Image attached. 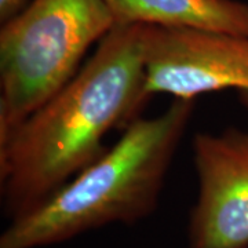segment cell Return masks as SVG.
<instances>
[{
  "label": "cell",
  "mask_w": 248,
  "mask_h": 248,
  "mask_svg": "<svg viewBox=\"0 0 248 248\" xmlns=\"http://www.w3.org/2000/svg\"><path fill=\"white\" fill-rule=\"evenodd\" d=\"M29 0H0V21L1 24L14 17L17 13L24 9Z\"/></svg>",
  "instance_id": "7"
},
{
  "label": "cell",
  "mask_w": 248,
  "mask_h": 248,
  "mask_svg": "<svg viewBox=\"0 0 248 248\" xmlns=\"http://www.w3.org/2000/svg\"><path fill=\"white\" fill-rule=\"evenodd\" d=\"M145 27L116 25L55 95L0 141V190L10 219L32 210L108 148L104 140L142 116Z\"/></svg>",
  "instance_id": "1"
},
{
  "label": "cell",
  "mask_w": 248,
  "mask_h": 248,
  "mask_svg": "<svg viewBox=\"0 0 248 248\" xmlns=\"http://www.w3.org/2000/svg\"><path fill=\"white\" fill-rule=\"evenodd\" d=\"M116 25L190 28L248 36L241 0H105Z\"/></svg>",
  "instance_id": "6"
},
{
  "label": "cell",
  "mask_w": 248,
  "mask_h": 248,
  "mask_svg": "<svg viewBox=\"0 0 248 248\" xmlns=\"http://www.w3.org/2000/svg\"><path fill=\"white\" fill-rule=\"evenodd\" d=\"M195 107L193 99H172L159 115L138 117L99 159L13 218L0 248L48 247L110 223L131 225L149 217Z\"/></svg>",
  "instance_id": "2"
},
{
  "label": "cell",
  "mask_w": 248,
  "mask_h": 248,
  "mask_svg": "<svg viewBox=\"0 0 248 248\" xmlns=\"http://www.w3.org/2000/svg\"><path fill=\"white\" fill-rule=\"evenodd\" d=\"M145 71L152 97L196 101L236 90L248 105V36L146 25Z\"/></svg>",
  "instance_id": "4"
},
{
  "label": "cell",
  "mask_w": 248,
  "mask_h": 248,
  "mask_svg": "<svg viewBox=\"0 0 248 248\" xmlns=\"http://www.w3.org/2000/svg\"><path fill=\"white\" fill-rule=\"evenodd\" d=\"M116 27L105 0H29L0 29V141L68 84Z\"/></svg>",
  "instance_id": "3"
},
{
  "label": "cell",
  "mask_w": 248,
  "mask_h": 248,
  "mask_svg": "<svg viewBox=\"0 0 248 248\" xmlns=\"http://www.w3.org/2000/svg\"><path fill=\"white\" fill-rule=\"evenodd\" d=\"M199 195L190 248H248V130L197 133L192 141Z\"/></svg>",
  "instance_id": "5"
}]
</instances>
